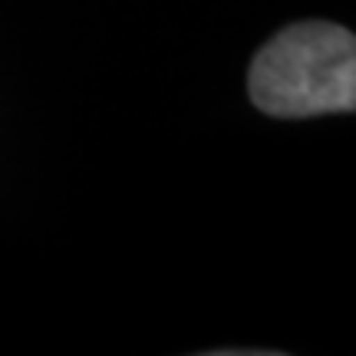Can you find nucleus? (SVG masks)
Instances as JSON below:
<instances>
[{"label":"nucleus","mask_w":356,"mask_h":356,"mask_svg":"<svg viewBox=\"0 0 356 356\" xmlns=\"http://www.w3.org/2000/svg\"><path fill=\"white\" fill-rule=\"evenodd\" d=\"M248 92L261 113L307 119L356 109V40L340 24L284 26L257 50Z\"/></svg>","instance_id":"f257e3e1"}]
</instances>
